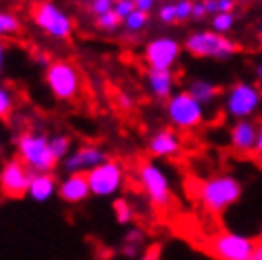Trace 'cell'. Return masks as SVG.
Returning a JSON list of instances; mask_svg holds the SVG:
<instances>
[{"mask_svg": "<svg viewBox=\"0 0 262 260\" xmlns=\"http://www.w3.org/2000/svg\"><path fill=\"white\" fill-rule=\"evenodd\" d=\"M58 180L51 171L47 174H34V178H31V185H29V191L27 196L31 200H36V203H47L58 193Z\"/></svg>", "mask_w": 262, "mask_h": 260, "instance_id": "obj_18", "label": "cell"}, {"mask_svg": "<svg viewBox=\"0 0 262 260\" xmlns=\"http://www.w3.org/2000/svg\"><path fill=\"white\" fill-rule=\"evenodd\" d=\"M122 243H131V245H140L145 243V231L138 229V227H129L127 231H124V236H122Z\"/></svg>", "mask_w": 262, "mask_h": 260, "instance_id": "obj_31", "label": "cell"}, {"mask_svg": "<svg viewBox=\"0 0 262 260\" xmlns=\"http://www.w3.org/2000/svg\"><path fill=\"white\" fill-rule=\"evenodd\" d=\"M120 253H122L124 258L136 260V258L142 256V247H140V245H131V243H122V245H120Z\"/></svg>", "mask_w": 262, "mask_h": 260, "instance_id": "obj_33", "label": "cell"}, {"mask_svg": "<svg viewBox=\"0 0 262 260\" xmlns=\"http://www.w3.org/2000/svg\"><path fill=\"white\" fill-rule=\"evenodd\" d=\"M187 54L193 58H211V60H229L238 54V42L213 29H200L187 36Z\"/></svg>", "mask_w": 262, "mask_h": 260, "instance_id": "obj_3", "label": "cell"}, {"mask_svg": "<svg viewBox=\"0 0 262 260\" xmlns=\"http://www.w3.org/2000/svg\"><path fill=\"white\" fill-rule=\"evenodd\" d=\"M255 243L258 240L238 231H218L207 240V249L218 260H251Z\"/></svg>", "mask_w": 262, "mask_h": 260, "instance_id": "obj_9", "label": "cell"}, {"mask_svg": "<svg viewBox=\"0 0 262 260\" xmlns=\"http://www.w3.org/2000/svg\"><path fill=\"white\" fill-rule=\"evenodd\" d=\"M5 60H7V47H5V42H0V74L5 69Z\"/></svg>", "mask_w": 262, "mask_h": 260, "instance_id": "obj_39", "label": "cell"}, {"mask_svg": "<svg viewBox=\"0 0 262 260\" xmlns=\"http://www.w3.org/2000/svg\"><path fill=\"white\" fill-rule=\"evenodd\" d=\"M235 27V14H215L211 16V29L218 34H229Z\"/></svg>", "mask_w": 262, "mask_h": 260, "instance_id": "obj_25", "label": "cell"}, {"mask_svg": "<svg viewBox=\"0 0 262 260\" xmlns=\"http://www.w3.org/2000/svg\"><path fill=\"white\" fill-rule=\"evenodd\" d=\"M114 216H116V220L120 225H131L134 223L136 213H134V207H131V203L127 198H118L114 203Z\"/></svg>", "mask_w": 262, "mask_h": 260, "instance_id": "obj_22", "label": "cell"}, {"mask_svg": "<svg viewBox=\"0 0 262 260\" xmlns=\"http://www.w3.org/2000/svg\"><path fill=\"white\" fill-rule=\"evenodd\" d=\"M147 89L154 98L158 100H169L176 94V76L173 71L165 69H149L147 71Z\"/></svg>", "mask_w": 262, "mask_h": 260, "instance_id": "obj_17", "label": "cell"}, {"mask_svg": "<svg viewBox=\"0 0 262 260\" xmlns=\"http://www.w3.org/2000/svg\"><path fill=\"white\" fill-rule=\"evenodd\" d=\"M31 20L54 40H69L74 34V18L54 0H36L31 5Z\"/></svg>", "mask_w": 262, "mask_h": 260, "instance_id": "obj_4", "label": "cell"}, {"mask_svg": "<svg viewBox=\"0 0 262 260\" xmlns=\"http://www.w3.org/2000/svg\"><path fill=\"white\" fill-rule=\"evenodd\" d=\"M45 82H47L49 92L58 100H74L80 94L82 78L80 71L74 62L69 60H54L45 69Z\"/></svg>", "mask_w": 262, "mask_h": 260, "instance_id": "obj_7", "label": "cell"}, {"mask_svg": "<svg viewBox=\"0 0 262 260\" xmlns=\"http://www.w3.org/2000/svg\"><path fill=\"white\" fill-rule=\"evenodd\" d=\"M158 18H160V23H165V25L178 23V16H176V5L173 3H165L158 9Z\"/></svg>", "mask_w": 262, "mask_h": 260, "instance_id": "obj_30", "label": "cell"}, {"mask_svg": "<svg viewBox=\"0 0 262 260\" xmlns=\"http://www.w3.org/2000/svg\"><path fill=\"white\" fill-rule=\"evenodd\" d=\"M20 18L11 11H5L0 9V38H7V36H14L20 31Z\"/></svg>", "mask_w": 262, "mask_h": 260, "instance_id": "obj_21", "label": "cell"}, {"mask_svg": "<svg viewBox=\"0 0 262 260\" xmlns=\"http://www.w3.org/2000/svg\"><path fill=\"white\" fill-rule=\"evenodd\" d=\"M31 178L34 171L20 158H9L0 167V191L7 198H23L29 191Z\"/></svg>", "mask_w": 262, "mask_h": 260, "instance_id": "obj_11", "label": "cell"}, {"mask_svg": "<svg viewBox=\"0 0 262 260\" xmlns=\"http://www.w3.org/2000/svg\"><path fill=\"white\" fill-rule=\"evenodd\" d=\"M118 102H120V105L124 107V109H131V105H134V102H131V98H129V96H120V98H118Z\"/></svg>", "mask_w": 262, "mask_h": 260, "instance_id": "obj_41", "label": "cell"}, {"mask_svg": "<svg viewBox=\"0 0 262 260\" xmlns=\"http://www.w3.org/2000/svg\"><path fill=\"white\" fill-rule=\"evenodd\" d=\"M262 107V89L258 82L235 80L222 96V109L231 120L253 118Z\"/></svg>", "mask_w": 262, "mask_h": 260, "instance_id": "obj_2", "label": "cell"}, {"mask_svg": "<svg viewBox=\"0 0 262 260\" xmlns=\"http://www.w3.org/2000/svg\"><path fill=\"white\" fill-rule=\"evenodd\" d=\"M91 196L96 198H111L122 189L124 185V171L118 160H104L102 165L87 171Z\"/></svg>", "mask_w": 262, "mask_h": 260, "instance_id": "obj_10", "label": "cell"}, {"mask_svg": "<svg viewBox=\"0 0 262 260\" xmlns=\"http://www.w3.org/2000/svg\"><path fill=\"white\" fill-rule=\"evenodd\" d=\"M138 183L154 207L167 209V207L171 205V200H173L171 180H169L165 169H162L158 162H142L138 169Z\"/></svg>", "mask_w": 262, "mask_h": 260, "instance_id": "obj_8", "label": "cell"}, {"mask_svg": "<svg viewBox=\"0 0 262 260\" xmlns=\"http://www.w3.org/2000/svg\"><path fill=\"white\" fill-rule=\"evenodd\" d=\"M235 3H251V0H235Z\"/></svg>", "mask_w": 262, "mask_h": 260, "instance_id": "obj_44", "label": "cell"}, {"mask_svg": "<svg viewBox=\"0 0 262 260\" xmlns=\"http://www.w3.org/2000/svg\"><path fill=\"white\" fill-rule=\"evenodd\" d=\"M0 154H3V142H0Z\"/></svg>", "mask_w": 262, "mask_h": 260, "instance_id": "obj_45", "label": "cell"}, {"mask_svg": "<svg viewBox=\"0 0 262 260\" xmlns=\"http://www.w3.org/2000/svg\"><path fill=\"white\" fill-rule=\"evenodd\" d=\"M136 3V9L145 11V14H151V9L156 7V0H134Z\"/></svg>", "mask_w": 262, "mask_h": 260, "instance_id": "obj_35", "label": "cell"}, {"mask_svg": "<svg viewBox=\"0 0 262 260\" xmlns=\"http://www.w3.org/2000/svg\"><path fill=\"white\" fill-rule=\"evenodd\" d=\"M251 260H262V243L258 240L255 243V249H253V256H251Z\"/></svg>", "mask_w": 262, "mask_h": 260, "instance_id": "obj_40", "label": "cell"}, {"mask_svg": "<svg viewBox=\"0 0 262 260\" xmlns=\"http://www.w3.org/2000/svg\"><path fill=\"white\" fill-rule=\"evenodd\" d=\"M258 240H260V243H262V227H260V231H258Z\"/></svg>", "mask_w": 262, "mask_h": 260, "instance_id": "obj_43", "label": "cell"}, {"mask_svg": "<svg viewBox=\"0 0 262 260\" xmlns=\"http://www.w3.org/2000/svg\"><path fill=\"white\" fill-rule=\"evenodd\" d=\"M147 23H149V14H145V11H140V9L131 11V14L122 20V25H124V29L127 31H142L147 27Z\"/></svg>", "mask_w": 262, "mask_h": 260, "instance_id": "obj_24", "label": "cell"}, {"mask_svg": "<svg viewBox=\"0 0 262 260\" xmlns=\"http://www.w3.org/2000/svg\"><path fill=\"white\" fill-rule=\"evenodd\" d=\"M176 5V16H178V23L182 20H189V18L193 16V3L191 0H178Z\"/></svg>", "mask_w": 262, "mask_h": 260, "instance_id": "obj_29", "label": "cell"}, {"mask_svg": "<svg viewBox=\"0 0 262 260\" xmlns=\"http://www.w3.org/2000/svg\"><path fill=\"white\" fill-rule=\"evenodd\" d=\"M16 149H18V158L34 174L54 171V167L58 165V160L54 158L51 147H49V136H45L40 132L20 134L16 140Z\"/></svg>", "mask_w": 262, "mask_h": 260, "instance_id": "obj_5", "label": "cell"}, {"mask_svg": "<svg viewBox=\"0 0 262 260\" xmlns=\"http://www.w3.org/2000/svg\"><path fill=\"white\" fill-rule=\"evenodd\" d=\"M140 260H160V247L158 245H151L149 249L142 251Z\"/></svg>", "mask_w": 262, "mask_h": 260, "instance_id": "obj_34", "label": "cell"}, {"mask_svg": "<svg viewBox=\"0 0 262 260\" xmlns=\"http://www.w3.org/2000/svg\"><path fill=\"white\" fill-rule=\"evenodd\" d=\"M96 25H98V29H102V31H116L122 25V18L118 16L116 11H107V14L96 18Z\"/></svg>", "mask_w": 262, "mask_h": 260, "instance_id": "obj_27", "label": "cell"}, {"mask_svg": "<svg viewBox=\"0 0 262 260\" xmlns=\"http://www.w3.org/2000/svg\"><path fill=\"white\" fill-rule=\"evenodd\" d=\"M253 156L262 160V122H260V127H258V142H255V154Z\"/></svg>", "mask_w": 262, "mask_h": 260, "instance_id": "obj_38", "label": "cell"}, {"mask_svg": "<svg viewBox=\"0 0 262 260\" xmlns=\"http://www.w3.org/2000/svg\"><path fill=\"white\" fill-rule=\"evenodd\" d=\"M167 118L169 125L178 132H193L207 120V114L205 105L195 100L187 89H182L167 100Z\"/></svg>", "mask_w": 262, "mask_h": 260, "instance_id": "obj_6", "label": "cell"}, {"mask_svg": "<svg viewBox=\"0 0 262 260\" xmlns=\"http://www.w3.org/2000/svg\"><path fill=\"white\" fill-rule=\"evenodd\" d=\"M187 92L193 96L198 102H202L205 107L213 105L220 96V87L213 80H207V78H191L187 82Z\"/></svg>", "mask_w": 262, "mask_h": 260, "instance_id": "obj_19", "label": "cell"}, {"mask_svg": "<svg viewBox=\"0 0 262 260\" xmlns=\"http://www.w3.org/2000/svg\"><path fill=\"white\" fill-rule=\"evenodd\" d=\"M104 160H109L104 149L96 147V145H82V147L74 149V151L62 160V167L67 174H87L91 169H96L98 165H102Z\"/></svg>", "mask_w": 262, "mask_h": 260, "instance_id": "obj_14", "label": "cell"}, {"mask_svg": "<svg viewBox=\"0 0 262 260\" xmlns=\"http://www.w3.org/2000/svg\"><path fill=\"white\" fill-rule=\"evenodd\" d=\"M205 7H207V16L231 14L235 9V0H205Z\"/></svg>", "mask_w": 262, "mask_h": 260, "instance_id": "obj_26", "label": "cell"}, {"mask_svg": "<svg viewBox=\"0 0 262 260\" xmlns=\"http://www.w3.org/2000/svg\"><path fill=\"white\" fill-rule=\"evenodd\" d=\"M147 149L154 158H173V156H178L180 149H182V140L178 136V129H173V127L158 129V132L149 138Z\"/></svg>", "mask_w": 262, "mask_h": 260, "instance_id": "obj_15", "label": "cell"}, {"mask_svg": "<svg viewBox=\"0 0 262 260\" xmlns=\"http://www.w3.org/2000/svg\"><path fill=\"white\" fill-rule=\"evenodd\" d=\"M258 40H260V42H262V23H260V25H258Z\"/></svg>", "mask_w": 262, "mask_h": 260, "instance_id": "obj_42", "label": "cell"}, {"mask_svg": "<svg viewBox=\"0 0 262 260\" xmlns=\"http://www.w3.org/2000/svg\"><path fill=\"white\" fill-rule=\"evenodd\" d=\"M114 11H116V14L124 20V18H127V16L131 14V11H136V3H134V0H116Z\"/></svg>", "mask_w": 262, "mask_h": 260, "instance_id": "obj_32", "label": "cell"}, {"mask_svg": "<svg viewBox=\"0 0 262 260\" xmlns=\"http://www.w3.org/2000/svg\"><path fill=\"white\" fill-rule=\"evenodd\" d=\"M253 74H255V82H258V87L262 89V58H258V62H255Z\"/></svg>", "mask_w": 262, "mask_h": 260, "instance_id": "obj_37", "label": "cell"}, {"mask_svg": "<svg viewBox=\"0 0 262 260\" xmlns=\"http://www.w3.org/2000/svg\"><path fill=\"white\" fill-rule=\"evenodd\" d=\"M49 147H51V154L58 162H62L67 156L71 154V138L64 134H56L49 138Z\"/></svg>", "mask_w": 262, "mask_h": 260, "instance_id": "obj_20", "label": "cell"}, {"mask_svg": "<svg viewBox=\"0 0 262 260\" xmlns=\"http://www.w3.org/2000/svg\"><path fill=\"white\" fill-rule=\"evenodd\" d=\"M182 51V45L171 36H158L145 45V62L149 69H165L171 71L176 67Z\"/></svg>", "mask_w": 262, "mask_h": 260, "instance_id": "obj_12", "label": "cell"}, {"mask_svg": "<svg viewBox=\"0 0 262 260\" xmlns=\"http://www.w3.org/2000/svg\"><path fill=\"white\" fill-rule=\"evenodd\" d=\"M207 16V7H205V0H200V3H193V20H200V18Z\"/></svg>", "mask_w": 262, "mask_h": 260, "instance_id": "obj_36", "label": "cell"}, {"mask_svg": "<svg viewBox=\"0 0 262 260\" xmlns=\"http://www.w3.org/2000/svg\"><path fill=\"white\" fill-rule=\"evenodd\" d=\"M58 196L69 205H80L91 196L87 174H67V178L58 185Z\"/></svg>", "mask_w": 262, "mask_h": 260, "instance_id": "obj_16", "label": "cell"}, {"mask_svg": "<svg viewBox=\"0 0 262 260\" xmlns=\"http://www.w3.org/2000/svg\"><path fill=\"white\" fill-rule=\"evenodd\" d=\"M114 5H116V0H91V3H89V11L98 18V16L107 14V11H114Z\"/></svg>", "mask_w": 262, "mask_h": 260, "instance_id": "obj_28", "label": "cell"}, {"mask_svg": "<svg viewBox=\"0 0 262 260\" xmlns=\"http://www.w3.org/2000/svg\"><path fill=\"white\" fill-rule=\"evenodd\" d=\"M14 105H16L14 92H11L7 84H0V120L9 118L11 112H14Z\"/></svg>", "mask_w": 262, "mask_h": 260, "instance_id": "obj_23", "label": "cell"}, {"mask_svg": "<svg viewBox=\"0 0 262 260\" xmlns=\"http://www.w3.org/2000/svg\"><path fill=\"white\" fill-rule=\"evenodd\" d=\"M198 203L209 213H220L229 211L233 205L240 203L242 198V183L231 174H215V176L205 178L195 189Z\"/></svg>", "mask_w": 262, "mask_h": 260, "instance_id": "obj_1", "label": "cell"}, {"mask_svg": "<svg viewBox=\"0 0 262 260\" xmlns=\"http://www.w3.org/2000/svg\"><path fill=\"white\" fill-rule=\"evenodd\" d=\"M258 127L260 122H255L253 118L233 120V125L229 127V147L238 156H253L255 142H258Z\"/></svg>", "mask_w": 262, "mask_h": 260, "instance_id": "obj_13", "label": "cell"}]
</instances>
